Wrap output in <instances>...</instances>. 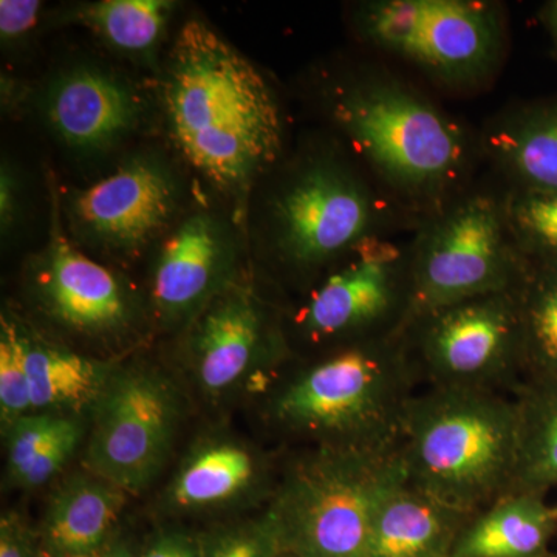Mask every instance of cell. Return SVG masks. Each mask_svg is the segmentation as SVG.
I'll return each mask as SVG.
<instances>
[{"mask_svg": "<svg viewBox=\"0 0 557 557\" xmlns=\"http://www.w3.org/2000/svg\"><path fill=\"white\" fill-rule=\"evenodd\" d=\"M164 106L180 152L219 188H245L281 152V110L269 83L203 22H188L175 40Z\"/></svg>", "mask_w": 557, "mask_h": 557, "instance_id": "6da1fadb", "label": "cell"}, {"mask_svg": "<svg viewBox=\"0 0 557 557\" xmlns=\"http://www.w3.org/2000/svg\"><path fill=\"white\" fill-rule=\"evenodd\" d=\"M332 116L369 171L405 208L431 218L460 196L472 146L463 127L428 97L384 73L333 94Z\"/></svg>", "mask_w": 557, "mask_h": 557, "instance_id": "7a4b0ae2", "label": "cell"}, {"mask_svg": "<svg viewBox=\"0 0 557 557\" xmlns=\"http://www.w3.org/2000/svg\"><path fill=\"white\" fill-rule=\"evenodd\" d=\"M399 453L409 485L475 515L515 487V395L485 388H420L403 420Z\"/></svg>", "mask_w": 557, "mask_h": 557, "instance_id": "3957f363", "label": "cell"}, {"mask_svg": "<svg viewBox=\"0 0 557 557\" xmlns=\"http://www.w3.org/2000/svg\"><path fill=\"white\" fill-rule=\"evenodd\" d=\"M420 383L401 338L330 350L288 376L271 395L277 429L313 446L391 449Z\"/></svg>", "mask_w": 557, "mask_h": 557, "instance_id": "277c9868", "label": "cell"}, {"mask_svg": "<svg viewBox=\"0 0 557 557\" xmlns=\"http://www.w3.org/2000/svg\"><path fill=\"white\" fill-rule=\"evenodd\" d=\"M406 480L391 449L311 446L289 461L270 504L284 552L296 557H370L383 498Z\"/></svg>", "mask_w": 557, "mask_h": 557, "instance_id": "5b68a950", "label": "cell"}, {"mask_svg": "<svg viewBox=\"0 0 557 557\" xmlns=\"http://www.w3.org/2000/svg\"><path fill=\"white\" fill-rule=\"evenodd\" d=\"M528 271L509 231L505 197L460 194L424 220L410 245L409 322L463 300L515 292Z\"/></svg>", "mask_w": 557, "mask_h": 557, "instance_id": "8992f818", "label": "cell"}, {"mask_svg": "<svg viewBox=\"0 0 557 557\" xmlns=\"http://www.w3.org/2000/svg\"><path fill=\"white\" fill-rule=\"evenodd\" d=\"M370 46L449 87L475 86L504 53V16L482 0H375L359 7Z\"/></svg>", "mask_w": 557, "mask_h": 557, "instance_id": "52a82bcc", "label": "cell"}, {"mask_svg": "<svg viewBox=\"0 0 557 557\" xmlns=\"http://www.w3.org/2000/svg\"><path fill=\"white\" fill-rule=\"evenodd\" d=\"M518 289L463 300L409 322L403 343L420 388L515 394L522 383Z\"/></svg>", "mask_w": 557, "mask_h": 557, "instance_id": "ba28073f", "label": "cell"}, {"mask_svg": "<svg viewBox=\"0 0 557 557\" xmlns=\"http://www.w3.org/2000/svg\"><path fill=\"white\" fill-rule=\"evenodd\" d=\"M332 267L298 311L300 338L332 350L401 338L412 307L410 245L376 234Z\"/></svg>", "mask_w": 557, "mask_h": 557, "instance_id": "9c48e42d", "label": "cell"}, {"mask_svg": "<svg viewBox=\"0 0 557 557\" xmlns=\"http://www.w3.org/2000/svg\"><path fill=\"white\" fill-rule=\"evenodd\" d=\"M91 416L87 471L126 494L139 493L159 478L171 456L182 399L159 370L135 366L112 373Z\"/></svg>", "mask_w": 557, "mask_h": 557, "instance_id": "30bf717a", "label": "cell"}, {"mask_svg": "<svg viewBox=\"0 0 557 557\" xmlns=\"http://www.w3.org/2000/svg\"><path fill=\"white\" fill-rule=\"evenodd\" d=\"M384 201L338 160H317L273 203L274 242L293 269L332 267L359 242L383 233Z\"/></svg>", "mask_w": 557, "mask_h": 557, "instance_id": "8fae6325", "label": "cell"}, {"mask_svg": "<svg viewBox=\"0 0 557 557\" xmlns=\"http://www.w3.org/2000/svg\"><path fill=\"white\" fill-rule=\"evenodd\" d=\"M282 358L284 341L271 332L265 311L247 287L226 285L196 317L189 364L207 397L230 394Z\"/></svg>", "mask_w": 557, "mask_h": 557, "instance_id": "7c38bea8", "label": "cell"}, {"mask_svg": "<svg viewBox=\"0 0 557 557\" xmlns=\"http://www.w3.org/2000/svg\"><path fill=\"white\" fill-rule=\"evenodd\" d=\"M57 218L49 248L33 273L39 306L57 324L78 335L101 339L121 335L135 318L129 288L112 271L73 247Z\"/></svg>", "mask_w": 557, "mask_h": 557, "instance_id": "4fadbf2b", "label": "cell"}, {"mask_svg": "<svg viewBox=\"0 0 557 557\" xmlns=\"http://www.w3.org/2000/svg\"><path fill=\"white\" fill-rule=\"evenodd\" d=\"M174 205L170 174L156 161L135 160L76 194L72 218L87 239L134 251L166 225Z\"/></svg>", "mask_w": 557, "mask_h": 557, "instance_id": "5bb4252c", "label": "cell"}, {"mask_svg": "<svg viewBox=\"0 0 557 557\" xmlns=\"http://www.w3.org/2000/svg\"><path fill=\"white\" fill-rule=\"evenodd\" d=\"M222 230L208 214L186 219L161 247L153 274L157 310L168 322L199 314L226 287L220 284L226 249Z\"/></svg>", "mask_w": 557, "mask_h": 557, "instance_id": "9a60e30c", "label": "cell"}, {"mask_svg": "<svg viewBox=\"0 0 557 557\" xmlns=\"http://www.w3.org/2000/svg\"><path fill=\"white\" fill-rule=\"evenodd\" d=\"M139 115L134 91L100 70L76 69L51 87L47 116L57 134L78 149H102L126 135Z\"/></svg>", "mask_w": 557, "mask_h": 557, "instance_id": "2e32d148", "label": "cell"}, {"mask_svg": "<svg viewBox=\"0 0 557 557\" xmlns=\"http://www.w3.org/2000/svg\"><path fill=\"white\" fill-rule=\"evenodd\" d=\"M472 516L409 485L406 479L376 509L370 557H450Z\"/></svg>", "mask_w": 557, "mask_h": 557, "instance_id": "e0dca14e", "label": "cell"}, {"mask_svg": "<svg viewBox=\"0 0 557 557\" xmlns=\"http://www.w3.org/2000/svg\"><path fill=\"white\" fill-rule=\"evenodd\" d=\"M126 504V493L87 471L51 496L40 544L47 557H102Z\"/></svg>", "mask_w": 557, "mask_h": 557, "instance_id": "ac0fdd59", "label": "cell"}, {"mask_svg": "<svg viewBox=\"0 0 557 557\" xmlns=\"http://www.w3.org/2000/svg\"><path fill=\"white\" fill-rule=\"evenodd\" d=\"M556 534L547 494L512 491L469 519L450 557H545Z\"/></svg>", "mask_w": 557, "mask_h": 557, "instance_id": "d6986e66", "label": "cell"}, {"mask_svg": "<svg viewBox=\"0 0 557 557\" xmlns=\"http://www.w3.org/2000/svg\"><path fill=\"white\" fill-rule=\"evenodd\" d=\"M267 467L255 449L228 438H214L196 446L168 487V504L178 511H203L226 507L258 493Z\"/></svg>", "mask_w": 557, "mask_h": 557, "instance_id": "ffe728a7", "label": "cell"}, {"mask_svg": "<svg viewBox=\"0 0 557 557\" xmlns=\"http://www.w3.org/2000/svg\"><path fill=\"white\" fill-rule=\"evenodd\" d=\"M485 148L512 188L557 193V101L528 106L497 121Z\"/></svg>", "mask_w": 557, "mask_h": 557, "instance_id": "44dd1931", "label": "cell"}, {"mask_svg": "<svg viewBox=\"0 0 557 557\" xmlns=\"http://www.w3.org/2000/svg\"><path fill=\"white\" fill-rule=\"evenodd\" d=\"M25 361L30 379L33 412L75 416L94 409L115 369L108 362L25 332Z\"/></svg>", "mask_w": 557, "mask_h": 557, "instance_id": "7402d4cb", "label": "cell"}, {"mask_svg": "<svg viewBox=\"0 0 557 557\" xmlns=\"http://www.w3.org/2000/svg\"><path fill=\"white\" fill-rule=\"evenodd\" d=\"M518 299L520 384L557 387V267H530Z\"/></svg>", "mask_w": 557, "mask_h": 557, "instance_id": "603a6c76", "label": "cell"}, {"mask_svg": "<svg viewBox=\"0 0 557 557\" xmlns=\"http://www.w3.org/2000/svg\"><path fill=\"white\" fill-rule=\"evenodd\" d=\"M519 456L512 491L547 494L557 486V387L520 384Z\"/></svg>", "mask_w": 557, "mask_h": 557, "instance_id": "cb8c5ba5", "label": "cell"}, {"mask_svg": "<svg viewBox=\"0 0 557 557\" xmlns=\"http://www.w3.org/2000/svg\"><path fill=\"white\" fill-rule=\"evenodd\" d=\"M171 10L166 0H102L84 9L81 21L112 46L141 51L159 39Z\"/></svg>", "mask_w": 557, "mask_h": 557, "instance_id": "d4e9b609", "label": "cell"}, {"mask_svg": "<svg viewBox=\"0 0 557 557\" xmlns=\"http://www.w3.org/2000/svg\"><path fill=\"white\" fill-rule=\"evenodd\" d=\"M512 239L530 267H557V193L512 188L505 196Z\"/></svg>", "mask_w": 557, "mask_h": 557, "instance_id": "484cf974", "label": "cell"}, {"mask_svg": "<svg viewBox=\"0 0 557 557\" xmlns=\"http://www.w3.org/2000/svg\"><path fill=\"white\" fill-rule=\"evenodd\" d=\"M33 412L24 335L13 319L0 321V418L2 428Z\"/></svg>", "mask_w": 557, "mask_h": 557, "instance_id": "4316f807", "label": "cell"}, {"mask_svg": "<svg viewBox=\"0 0 557 557\" xmlns=\"http://www.w3.org/2000/svg\"><path fill=\"white\" fill-rule=\"evenodd\" d=\"M200 547L201 557H278L284 553L276 520L270 511L260 519L219 530L201 541Z\"/></svg>", "mask_w": 557, "mask_h": 557, "instance_id": "83f0119b", "label": "cell"}, {"mask_svg": "<svg viewBox=\"0 0 557 557\" xmlns=\"http://www.w3.org/2000/svg\"><path fill=\"white\" fill-rule=\"evenodd\" d=\"M60 413L32 412L3 428L7 440V471L11 482L21 478L33 458L49 445L67 420Z\"/></svg>", "mask_w": 557, "mask_h": 557, "instance_id": "f1b7e54d", "label": "cell"}, {"mask_svg": "<svg viewBox=\"0 0 557 557\" xmlns=\"http://www.w3.org/2000/svg\"><path fill=\"white\" fill-rule=\"evenodd\" d=\"M83 432V424L79 423L78 418L67 417L58 434L50 440L46 448L40 450L39 456L33 458L32 463L25 468L14 485L38 487L50 482L54 475L60 474L61 469L78 449Z\"/></svg>", "mask_w": 557, "mask_h": 557, "instance_id": "f546056e", "label": "cell"}, {"mask_svg": "<svg viewBox=\"0 0 557 557\" xmlns=\"http://www.w3.org/2000/svg\"><path fill=\"white\" fill-rule=\"evenodd\" d=\"M0 557H42L30 528L16 512H7L0 520Z\"/></svg>", "mask_w": 557, "mask_h": 557, "instance_id": "4dcf8cb0", "label": "cell"}, {"mask_svg": "<svg viewBox=\"0 0 557 557\" xmlns=\"http://www.w3.org/2000/svg\"><path fill=\"white\" fill-rule=\"evenodd\" d=\"M40 2L36 0H2L0 2V35L13 39L30 30L38 20Z\"/></svg>", "mask_w": 557, "mask_h": 557, "instance_id": "1f68e13d", "label": "cell"}, {"mask_svg": "<svg viewBox=\"0 0 557 557\" xmlns=\"http://www.w3.org/2000/svg\"><path fill=\"white\" fill-rule=\"evenodd\" d=\"M141 557H201L200 542L188 534L166 533L156 539Z\"/></svg>", "mask_w": 557, "mask_h": 557, "instance_id": "d6a6232c", "label": "cell"}, {"mask_svg": "<svg viewBox=\"0 0 557 557\" xmlns=\"http://www.w3.org/2000/svg\"><path fill=\"white\" fill-rule=\"evenodd\" d=\"M0 209H2L3 228L9 225L11 212H13V190H11V178L5 177V171L2 174V188H0Z\"/></svg>", "mask_w": 557, "mask_h": 557, "instance_id": "836d02e7", "label": "cell"}, {"mask_svg": "<svg viewBox=\"0 0 557 557\" xmlns=\"http://www.w3.org/2000/svg\"><path fill=\"white\" fill-rule=\"evenodd\" d=\"M545 22H547L548 30L552 33L557 49V0L548 3L547 10H545Z\"/></svg>", "mask_w": 557, "mask_h": 557, "instance_id": "e575fe53", "label": "cell"}, {"mask_svg": "<svg viewBox=\"0 0 557 557\" xmlns=\"http://www.w3.org/2000/svg\"><path fill=\"white\" fill-rule=\"evenodd\" d=\"M102 557H139L137 555H135V552L134 549H132L129 547V545H126V544H119V542H116V544H112L110 545V547L108 548V552L104 553V556Z\"/></svg>", "mask_w": 557, "mask_h": 557, "instance_id": "d590c367", "label": "cell"}, {"mask_svg": "<svg viewBox=\"0 0 557 557\" xmlns=\"http://www.w3.org/2000/svg\"><path fill=\"white\" fill-rule=\"evenodd\" d=\"M278 557H296V556H293V555H292V553L284 552V553H282V555H281V556H278Z\"/></svg>", "mask_w": 557, "mask_h": 557, "instance_id": "8d00e7d4", "label": "cell"}, {"mask_svg": "<svg viewBox=\"0 0 557 557\" xmlns=\"http://www.w3.org/2000/svg\"><path fill=\"white\" fill-rule=\"evenodd\" d=\"M545 557H557V553H548V555Z\"/></svg>", "mask_w": 557, "mask_h": 557, "instance_id": "74e56055", "label": "cell"}]
</instances>
